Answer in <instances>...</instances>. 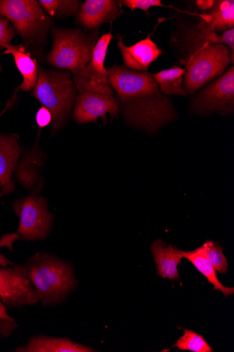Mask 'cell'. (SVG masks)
Returning a JSON list of instances; mask_svg holds the SVG:
<instances>
[{"label":"cell","mask_w":234,"mask_h":352,"mask_svg":"<svg viewBox=\"0 0 234 352\" xmlns=\"http://www.w3.org/2000/svg\"><path fill=\"white\" fill-rule=\"evenodd\" d=\"M0 300L9 307L32 306L39 300L25 267L0 268Z\"/></svg>","instance_id":"30bf717a"},{"label":"cell","mask_w":234,"mask_h":352,"mask_svg":"<svg viewBox=\"0 0 234 352\" xmlns=\"http://www.w3.org/2000/svg\"><path fill=\"white\" fill-rule=\"evenodd\" d=\"M108 81L117 92L126 119L143 129L155 132L173 120L176 111L152 75L115 66L108 70Z\"/></svg>","instance_id":"7a4b0ae2"},{"label":"cell","mask_w":234,"mask_h":352,"mask_svg":"<svg viewBox=\"0 0 234 352\" xmlns=\"http://www.w3.org/2000/svg\"><path fill=\"white\" fill-rule=\"evenodd\" d=\"M0 319L8 322H14V318L8 314L7 308L1 300H0Z\"/></svg>","instance_id":"f1b7e54d"},{"label":"cell","mask_w":234,"mask_h":352,"mask_svg":"<svg viewBox=\"0 0 234 352\" xmlns=\"http://www.w3.org/2000/svg\"><path fill=\"white\" fill-rule=\"evenodd\" d=\"M17 138L0 135V184L2 193L9 195L14 189L11 180L20 153Z\"/></svg>","instance_id":"9a60e30c"},{"label":"cell","mask_w":234,"mask_h":352,"mask_svg":"<svg viewBox=\"0 0 234 352\" xmlns=\"http://www.w3.org/2000/svg\"><path fill=\"white\" fill-rule=\"evenodd\" d=\"M156 264L157 274L163 278L176 280L180 278L178 267L182 263V251L176 247L157 240L151 246Z\"/></svg>","instance_id":"5bb4252c"},{"label":"cell","mask_w":234,"mask_h":352,"mask_svg":"<svg viewBox=\"0 0 234 352\" xmlns=\"http://www.w3.org/2000/svg\"><path fill=\"white\" fill-rule=\"evenodd\" d=\"M113 38L111 32L100 37L92 51L87 65L78 77L73 78L79 92L88 91L113 95V90L108 81V70L105 68L108 47Z\"/></svg>","instance_id":"ba28073f"},{"label":"cell","mask_w":234,"mask_h":352,"mask_svg":"<svg viewBox=\"0 0 234 352\" xmlns=\"http://www.w3.org/2000/svg\"><path fill=\"white\" fill-rule=\"evenodd\" d=\"M183 257L188 260L196 269L203 274L209 283L213 285V290L221 292L225 298L233 295V287L224 286L217 276V271L207 258L202 246L192 251H182Z\"/></svg>","instance_id":"d6986e66"},{"label":"cell","mask_w":234,"mask_h":352,"mask_svg":"<svg viewBox=\"0 0 234 352\" xmlns=\"http://www.w3.org/2000/svg\"><path fill=\"white\" fill-rule=\"evenodd\" d=\"M120 8L119 3L113 0H87L82 6L78 21L87 29H95L118 18Z\"/></svg>","instance_id":"4fadbf2b"},{"label":"cell","mask_w":234,"mask_h":352,"mask_svg":"<svg viewBox=\"0 0 234 352\" xmlns=\"http://www.w3.org/2000/svg\"><path fill=\"white\" fill-rule=\"evenodd\" d=\"M215 3L213 0H197L196 5L200 11L207 12L213 9Z\"/></svg>","instance_id":"83f0119b"},{"label":"cell","mask_w":234,"mask_h":352,"mask_svg":"<svg viewBox=\"0 0 234 352\" xmlns=\"http://www.w3.org/2000/svg\"><path fill=\"white\" fill-rule=\"evenodd\" d=\"M78 89L71 74L40 68L33 95L47 108L52 116V131L58 129L69 116Z\"/></svg>","instance_id":"277c9868"},{"label":"cell","mask_w":234,"mask_h":352,"mask_svg":"<svg viewBox=\"0 0 234 352\" xmlns=\"http://www.w3.org/2000/svg\"><path fill=\"white\" fill-rule=\"evenodd\" d=\"M191 107L199 115H231L234 109V68L232 65L192 99Z\"/></svg>","instance_id":"8992f818"},{"label":"cell","mask_w":234,"mask_h":352,"mask_svg":"<svg viewBox=\"0 0 234 352\" xmlns=\"http://www.w3.org/2000/svg\"><path fill=\"white\" fill-rule=\"evenodd\" d=\"M0 16L14 25L24 40L35 38L48 24L43 8L34 0H0Z\"/></svg>","instance_id":"52a82bcc"},{"label":"cell","mask_w":234,"mask_h":352,"mask_svg":"<svg viewBox=\"0 0 234 352\" xmlns=\"http://www.w3.org/2000/svg\"><path fill=\"white\" fill-rule=\"evenodd\" d=\"M23 352H93L91 347L74 342L69 339L38 336L30 340L25 346L16 349Z\"/></svg>","instance_id":"e0dca14e"},{"label":"cell","mask_w":234,"mask_h":352,"mask_svg":"<svg viewBox=\"0 0 234 352\" xmlns=\"http://www.w3.org/2000/svg\"><path fill=\"white\" fill-rule=\"evenodd\" d=\"M207 258L220 274H226L228 272V262L221 245L212 241H207L202 246Z\"/></svg>","instance_id":"603a6c76"},{"label":"cell","mask_w":234,"mask_h":352,"mask_svg":"<svg viewBox=\"0 0 234 352\" xmlns=\"http://www.w3.org/2000/svg\"><path fill=\"white\" fill-rule=\"evenodd\" d=\"M204 27L215 32H225L234 26V2L233 0L215 1L209 14H198Z\"/></svg>","instance_id":"ac0fdd59"},{"label":"cell","mask_w":234,"mask_h":352,"mask_svg":"<svg viewBox=\"0 0 234 352\" xmlns=\"http://www.w3.org/2000/svg\"><path fill=\"white\" fill-rule=\"evenodd\" d=\"M184 335L180 337L173 347H177L180 351L193 352H213L214 350L207 342L205 338L194 331L183 329Z\"/></svg>","instance_id":"44dd1931"},{"label":"cell","mask_w":234,"mask_h":352,"mask_svg":"<svg viewBox=\"0 0 234 352\" xmlns=\"http://www.w3.org/2000/svg\"><path fill=\"white\" fill-rule=\"evenodd\" d=\"M5 48L6 51L3 54H12L14 56L16 65L23 77L22 84L16 90L12 98L14 100L19 90L27 91L36 86L38 78V68L36 60L32 58L30 54L23 45L7 44Z\"/></svg>","instance_id":"2e32d148"},{"label":"cell","mask_w":234,"mask_h":352,"mask_svg":"<svg viewBox=\"0 0 234 352\" xmlns=\"http://www.w3.org/2000/svg\"><path fill=\"white\" fill-rule=\"evenodd\" d=\"M14 209L20 217L18 234L22 239H43L47 236L52 217L43 198L30 197L18 201Z\"/></svg>","instance_id":"9c48e42d"},{"label":"cell","mask_w":234,"mask_h":352,"mask_svg":"<svg viewBox=\"0 0 234 352\" xmlns=\"http://www.w3.org/2000/svg\"><path fill=\"white\" fill-rule=\"evenodd\" d=\"M20 238L19 234H5L0 240V250L3 247H7L9 248L10 251L13 250V244L14 243L19 240ZM12 265V263L8 260L4 254H0V266L2 267H8V265Z\"/></svg>","instance_id":"484cf974"},{"label":"cell","mask_w":234,"mask_h":352,"mask_svg":"<svg viewBox=\"0 0 234 352\" xmlns=\"http://www.w3.org/2000/svg\"><path fill=\"white\" fill-rule=\"evenodd\" d=\"M180 61L185 66L183 89L193 94L222 76L234 60V30L219 36L200 22L183 32Z\"/></svg>","instance_id":"6da1fadb"},{"label":"cell","mask_w":234,"mask_h":352,"mask_svg":"<svg viewBox=\"0 0 234 352\" xmlns=\"http://www.w3.org/2000/svg\"><path fill=\"white\" fill-rule=\"evenodd\" d=\"M97 36L80 30L54 29V45L48 62L54 67L70 70L74 78L78 77L91 59Z\"/></svg>","instance_id":"5b68a950"},{"label":"cell","mask_w":234,"mask_h":352,"mask_svg":"<svg viewBox=\"0 0 234 352\" xmlns=\"http://www.w3.org/2000/svg\"><path fill=\"white\" fill-rule=\"evenodd\" d=\"M119 111V101L113 95L83 91L76 101L74 118L79 123L95 122L98 118L107 121V114L111 120L117 117Z\"/></svg>","instance_id":"8fae6325"},{"label":"cell","mask_w":234,"mask_h":352,"mask_svg":"<svg viewBox=\"0 0 234 352\" xmlns=\"http://www.w3.org/2000/svg\"><path fill=\"white\" fill-rule=\"evenodd\" d=\"M185 73V69L176 67L161 71L152 77L163 94L186 97L187 93L182 88Z\"/></svg>","instance_id":"ffe728a7"},{"label":"cell","mask_w":234,"mask_h":352,"mask_svg":"<svg viewBox=\"0 0 234 352\" xmlns=\"http://www.w3.org/2000/svg\"><path fill=\"white\" fill-rule=\"evenodd\" d=\"M153 33L147 38L132 46H126L121 37L118 36L117 46L121 53L125 67L127 69L145 73L150 64L163 54L158 45L152 40Z\"/></svg>","instance_id":"7c38bea8"},{"label":"cell","mask_w":234,"mask_h":352,"mask_svg":"<svg viewBox=\"0 0 234 352\" xmlns=\"http://www.w3.org/2000/svg\"><path fill=\"white\" fill-rule=\"evenodd\" d=\"M38 124L42 128L49 125L52 121L51 112L45 107H42L36 116Z\"/></svg>","instance_id":"4316f807"},{"label":"cell","mask_w":234,"mask_h":352,"mask_svg":"<svg viewBox=\"0 0 234 352\" xmlns=\"http://www.w3.org/2000/svg\"><path fill=\"white\" fill-rule=\"evenodd\" d=\"M0 186H1V184H0Z\"/></svg>","instance_id":"f546056e"},{"label":"cell","mask_w":234,"mask_h":352,"mask_svg":"<svg viewBox=\"0 0 234 352\" xmlns=\"http://www.w3.org/2000/svg\"><path fill=\"white\" fill-rule=\"evenodd\" d=\"M120 6L128 8L132 12L136 10L144 11L149 14V10L154 7H165L161 0H123L118 2Z\"/></svg>","instance_id":"cb8c5ba5"},{"label":"cell","mask_w":234,"mask_h":352,"mask_svg":"<svg viewBox=\"0 0 234 352\" xmlns=\"http://www.w3.org/2000/svg\"><path fill=\"white\" fill-rule=\"evenodd\" d=\"M39 3L51 16L65 17L75 14L80 2L73 0H40Z\"/></svg>","instance_id":"7402d4cb"},{"label":"cell","mask_w":234,"mask_h":352,"mask_svg":"<svg viewBox=\"0 0 234 352\" xmlns=\"http://www.w3.org/2000/svg\"><path fill=\"white\" fill-rule=\"evenodd\" d=\"M15 34V29L5 18H0V50L10 44Z\"/></svg>","instance_id":"d4e9b609"},{"label":"cell","mask_w":234,"mask_h":352,"mask_svg":"<svg viewBox=\"0 0 234 352\" xmlns=\"http://www.w3.org/2000/svg\"><path fill=\"white\" fill-rule=\"evenodd\" d=\"M27 276L45 305L62 300L76 285L71 267L45 254L30 261Z\"/></svg>","instance_id":"3957f363"}]
</instances>
